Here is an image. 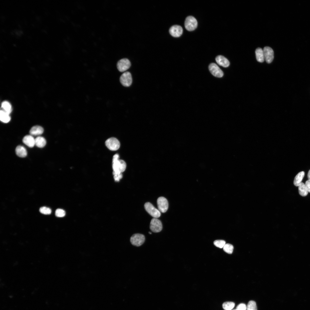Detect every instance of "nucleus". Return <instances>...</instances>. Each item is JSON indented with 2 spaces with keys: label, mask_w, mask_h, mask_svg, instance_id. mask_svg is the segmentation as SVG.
I'll return each instance as SVG.
<instances>
[{
  "label": "nucleus",
  "mask_w": 310,
  "mask_h": 310,
  "mask_svg": "<svg viewBox=\"0 0 310 310\" xmlns=\"http://www.w3.org/2000/svg\"><path fill=\"white\" fill-rule=\"evenodd\" d=\"M235 303L232 302H226L222 305V307L225 310H231L235 307Z\"/></svg>",
  "instance_id": "nucleus-23"
},
{
  "label": "nucleus",
  "mask_w": 310,
  "mask_h": 310,
  "mask_svg": "<svg viewBox=\"0 0 310 310\" xmlns=\"http://www.w3.org/2000/svg\"><path fill=\"white\" fill-rule=\"evenodd\" d=\"M105 144L107 147L111 151L117 150L120 148V145L119 141L114 137L108 139L106 141Z\"/></svg>",
  "instance_id": "nucleus-4"
},
{
  "label": "nucleus",
  "mask_w": 310,
  "mask_h": 310,
  "mask_svg": "<svg viewBox=\"0 0 310 310\" xmlns=\"http://www.w3.org/2000/svg\"><path fill=\"white\" fill-rule=\"evenodd\" d=\"M307 177L308 179L310 180V170H309L307 174Z\"/></svg>",
  "instance_id": "nucleus-32"
},
{
  "label": "nucleus",
  "mask_w": 310,
  "mask_h": 310,
  "mask_svg": "<svg viewBox=\"0 0 310 310\" xmlns=\"http://www.w3.org/2000/svg\"><path fill=\"white\" fill-rule=\"evenodd\" d=\"M224 251L228 254H231L232 253L233 247L231 244L229 243L226 244L223 247Z\"/></svg>",
  "instance_id": "nucleus-25"
},
{
  "label": "nucleus",
  "mask_w": 310,
  "mask_h": 310,
  "mask_svg": "<svg viewBox=\"0 0 310 310\" xmlns=\"http://www.w3.org/2000/svg\"><path fill=\"white\" fill-rule=\"evenodd\" d=\"M216 61L219 65L224 67H227L230 65L228 59L222 55L217 56L216 58Z\"/></svg>",
  "instance_id": "nucleus-14"
},
{
  "label": "nucleus",
  "mask_w": 310,
  "mask_h": 310,
  "mask_svg": "<svg viewBox=\"0 0 310 310\" xmlns=\"http://www.w3.org/2000/svg\"><path fill=\"white\" fill-rule=\"evenodd\" d=\"M247 310H257L255 302L253 301H250L248 302L247 306Z\"/></svg>",
  "instance_id": "nucleus-24"
},
{
  "label": "nucleus",
  "mask_w": 310,
  "mask_h": 310,
  "mask_svg": "<svg viewBox=\"0 0 310 310\" xmlns=\"http://www.w3.org/2000/svg\"><path fill=\"white\" fill-rule=\"evenodd\" d=\"M15 152L16 155L20 157L24 158L27 155V150L26 148L22 146H18L16 148Z\"/></svg>",
  "instance_id": "nucleus-16"
},
{
  "label": "nucleus",
  "mask_w": 310,
  "mask_h": 310,
  "mask_svg": "<svg viewBox=\"0 0 310 310\" xmlns=\"http://www.w3.org/2000/svg\"><path fill=\"white\" fill-rule=\"evenodd\" d=\"M214 244L216 246L220 248H222L226 244V242L223 240H216L214 241Z\"/></svg>",
  "instance_id": "nucleus-26"
},
{
  "label": "nucleus",
  "mask_w": 310,
  "mask_h": 310,
  "mask_svg": "<svg viewBox=\"0 0 310 310\" xmlns=\"http://www.w3.org/2000/svg\"><path fill=\"white\" fill-rule=\"evenodd\" d=\"M65 214V212L63 209H57L55 212L56 216L58 217H64Z\"/></svg>",
  "instance_id": "nucleus-28"
},
{
  "label": "nucleus",
  "mask_w": 310,
  "mask_h": 310,
  "mask_svg": "<svg viewBox=\"0 0 310 310\" xmlns=\"http://www.w3.org/2000/svg\"><path fill=\"white\" fill-rule=\"evenodd\" d=\"M113 175H114V179L115 181H119L120 179H122L123 177V175L122 173L120 174H114Z\"/></svg>",
  "instance_id": "nucleus-30"
},
{
  "label": "nucleus",
  "mask_w": 310,
  "mask_h": 310,
  "mask_svg": "<svg viewBox=\"0 0 310 310\" xmlns=\"http://www.w3.org/2000/svg\"><path fill=\"white\" fill-rule=\"evenodd\" d=\"M305 184L308 192L310 193V180H307Z\"/></svg>",
  "instance_id": "nucleus-31"
},
{
  "label": "nucleus",
  "mask_w": 310,
  "mask_h": 310,
  "mask_svg": "<svg viewBox=\"0 0 310 310\" xmlns=\"http://www.w3.org/2000/svg\"><path fill=\"white\" fill-rule=\"evenodd\" d=\"M257 60L259 62L264 61L265 58L263 50L260 48H257L255 51Z\"/></svg>",
  "instance_id": "nucleus-17"
},
{
  "label": "nucleus",
  "mask_w": 310,
  "mask_h": 310,
  "mask_svg": "<svg viewBox=\"0 0 310 310\" xmlns=\"http://www.w3.org/2000/svg\"><path fill=\"white\" fill-rule=\"evenodd\" d=\"M185 26L189 31H192L196 29L197 26V22L196 19L193 17L189 16L185 19Z\"/></svg>",
  "instance_id": "nucleus-3"
},
{
  "label": "nucleus",
  "mask_w": 310,
  "mask_h": 310,
  "mask_svg": "<svg viewBox=\"0 0 310 310\" xmlns=\"http://www.w3.org/2000/svg\"><path fill=\"white\" fill-rule=\"evenodd\" d=\"M120 81L121 84L125 87H129L132 84V80L131 73L128 71L124 72L121 75Z\"/></svg>",
  "instance_id": "nucleus-6"
},
{
  "label": "nucleus",
  "mask_w": 310,
  "mask_h": 310,
  "mask_svg": "<svg viewBox=\"0 0 310 310\" xmlns=\"http://www.w3.org/2000/svg\"><path fill=\"white\" fill-rule=\"evenodd\" d=\"M119 156L118 154H115L113 157L112 167L113 175L121 174L126 169V164L125 162L122 160L119 159Z\"/></svg>",
  "instance_id": "nucleus-1"
},
{
  "label": "nucleus",
  "mask_w": 310,
  "mask_h": 310,
  "mask_svg": "<svg viewBox=\"0 0 310 310\" xmlns=\"http://www.w3.org/2000/svg\"><path fill=\"white\" fill-rule=\"evenodd\" d=\"M304 175L305 172L303 171L300 172L297 174L295 177L294 181L293 183L295 186H299L301 183Z\"/></svg>",
  "instance_id": "nucleus-19"
},
{
  "label": "nucleus",
  "mask_w": 310,
  "mask_h": 310,
  "mask_svg": "<svg viewBox=\"0 0 310 310\" xmlns=\"http://www.w3.org/2000/svg\"><path fill=\"white\" fill-rule=\"evenodd\" d=\"M145 238L144 235L136 233L133 234L130 237V241L133 245L139 247L144 242Z\"/></svg>",
  "instance_id": "nucleus-2"
},
{
  "label": "nucleus",
  "mask_w": 310,
  "mask_h": 310,
  "mask_svg": "<svg viewBox=\"0 0 310 310\" xmlns=\"http://www.w3.org/2000/svg\"><path fill=\"white\" fill-rule=\"evenodd\" d=\"M150 227L152 232L156 233L161 231L162 228V224L160 221L155 218L151 220Z\"/></svg>",
  "instance_id": "nucleus-7"
},
{
  "label": "nucleus",
  "mask_w": 310,
  "mask_h": 310,
  "mask_svg": "<svg viewBox=\"0 0 310 310\" xmlns=\"http://www.w3.org/2000/svg\"><path fill=\"white\" fill-rule=\"evenodd\" d=\"M157 204L158 210L162 213H165L167 210L168 204L167 199L163 197H160L157 200Z\"/></svg>",
  "instance_id": "nucleus-8"
},
{
  "label": "nucleus",
  "mask_w": 310,
  "mask_h": 310,
  "mask_svg": "<svg viewBox=\"0 0 310 310\" xmlns=\"http://www.w3.org/2000/svg\"><path fill=\"white\" fill-rule=\"evenodd\" d=\"M0 119L2 122L7 123L10 121L11 118L9 114L3 110H1L0 112Z\"/></svg>",
  "instance_id": "nucleus-20"
},
{
  "label": "nucleus",
  "mask_w": 310,
  "mask_h": 310,
  "mask_svg": "<svg viewBox=\"0 0 310 310\" xmlns=\"http://www.w3.org/2000/svg\"><path fill=\"white\" fill-rule=\"evenodd\" d=\"M144 208L146 211L154 218H157L160 216V212L151 203L146 202L144 204Z\"/></svg>",
  "instance_id": "nucleus-5"
},
{
  "label": "nucleus",
  "mask_w": 310,
  "mask_h": 310,
  "mask_svg": "<svg viewBox=\"0 0 310 310\" xmlns=\"http://www.w3.org/2000/svg\"><path fill=\"white\" fill-rule=\"evenodd\" d=\"M40 212L44 214L48 215L51 214V209L46 207H42L39 209Z\"/></svg>",
  "instance_id": "nucleus-27"
},
{
  "label": "nucleus",
  "mask_w": 310,
  "mask_h": 310,
  "mask_svg": "<svg viewBox=\"0 0 310 310\" xmlns=\"http://www.w3.org/2000/svg\"><path fill=\"white\" fill-rule=\"evenodd\" d=\"M2 110L7 113L9 114L11 111V106L9 102L7 101L3 102L1 104Z\"/></svg>",
  "instance_id": "nucleus-22"
},
{
  "label": "nucleus",
  "mask_w": 310,
  "mask_h": 310,
  "mask_svg": "<svg viewBox=\"0 0 310 310\" xmlns=\"http://www.w3.org/2000/svg\"><path fill=\"white\" fill-rule=\"evenodd\" d=\"M265 60L268 63L272 62L274 57V51L270 47H265L263 49Z\"/></svg>",
  "instance_id": "nucleus-11"
},
{
  "label": "nucleus",
  "mask_w": 310,
  "mask_h": 310,
  "mask_svg": "<svg viewBox=\"0 0 310 310\" xmlns=\"http://www.w3.org/2000/svg\"><path fill=\"white\" fill-rule=\"evenodd\" d=\"M298 190L299 194L302 196H306L308 193V191L305 184L301 182L298 186Z\"/></svg>",
  "instance_id": "nucleus-21"
},
{
  "label": "nucleus",
  "mask_w": 310,
  "mask_h": 310,
  "mask_svg": "<svg viewBox=\"0 0 310 310\" xmlns=\"http://www.w3.org/2000/svg\"><path fill=\"white\" fill-rule=\"evenodd\" d=\"M23 142L26 146L30 148L33 147L35 145V139L30 135H27L23 138Z\"/></svg>",
  "instance_id": "nucleus-13"
},
{
  "label": "nucleus",
  "mask_w": 310,
  "mask_h": 310,
  "mask_svg": "<svg viewBox=\"0 0 310 310\" xmlns=\"http://www.w3.org/2000/svg\"><path fill=\"white\" fill-rule=\"evenodd\" d=\"M208 68L210 73L214 76L218 78H221L223 76V71L216 64L210 63Z\"/></svg>",
  "instance_id": "nucleus-10"
},
{
  "label": "nucleus",
  "mask_w": 310,
  "mask_h": 310,
  "mask_svg": "<svg viewBox=\"0 0 310 310\" xmlns=\"http://www.w3.org/2000/svg\"><path fill=\"white\" fill-rule=\"evenodd\" d=\"M131 65L130 61L126 58H123L119 60L117 64V67L118 70L121 72L125 71L129 68Z\"/></svg>",
  "instance_id": "nucleus-9"
},
{
  "label": "nucleus",
  "mask_w": 310,
  "mask_h": 310,
  "mask_svg": "<svg viewBox=\"0 0 310 310\" xmlns=\"http://www.w3.org/2000/svg\"><path fill=\"white\" fill-rule=\"evenodd\" d=\"M246 309L247 306L244 303L239 304L237 306L236 308V309L237 310H246Z\"/></svg>",
  "instance_id": "nucleus-29"
},
{
  "label": "nucleus",
  "mask_w": 310,
  "mask_h": 310,
  "mask_svg": "<svg viewBox=\"0 0 310 310\" xmlns=\"http://www.w3.org/2000/svg\"><path fill=\"white\" fill-rule=\"evenodd\" d=\"M46 144V141L42 137L38 136L35 139V145L38 148H43Z\"/></svg>",
  "instance_id": "nucleus-18"
},
{
  "label": "nucleus",
  "mask_w": 310,
  "mask_h": 310,
  "mask_svg": "<svg viewBox=\"0 0 310 310\" xmlns=\"http://www.w3.org/2000/svg\"><path fill=\"white\" fill-rule=\"evenodd\" d=\"M149 233L150 234H152L151 232H149Z\"/></svg>",
  "instance_id": "nucleus-33"
},
{
  "label": "nucleus",
  "mask_w": 310,
  "mask_h": 310,
  "mask_svg": "<svg viewBox=\"0 0 310 310\" xmlns=\"http://www.w3.org/2000/svg\"><path fill=\"white\" fill-rule=\"evenodd\" d=\"M233 310H237V309H233Z\"/></svg>",
  "instance_id": "nucleus-34"
},
{
  "label": "nucleus",
  "mask_w": 310,
  "mask_h": 310,
  "mask_svg": "<svg viewBox=\"0 0 310 310\" xmlns=\"http://www.w3.org/2000/svg\"><path fill=\"white\" fill-rule=\"evenodd\" d=\"M183 29L182 27L178 25H174L169 29V32L173 36L177 37L180 36L182 34Z\"/></svg>",
  "instance_id": "nucleus-12"
},
{
  "label": "nucleus",
  "mask_w": 310,
  "mask_h": 310,
  "mask_svg": "<svg viewBox=\"0 0 310 310\" xmlns=\"http://www.w3.org/2000/svg\"><path fill=\"white\" fill-rule=\"evenodd\" d=\"M43 128L42 127L39 125H35L31 128L29 132L30 135L33 136L40 135L43 133Z\"/></svg>",
  "instance_id": "nucleus-15"
}]
</instances>
